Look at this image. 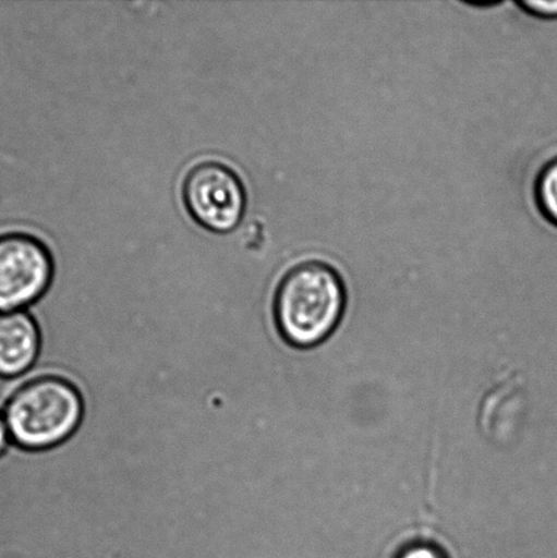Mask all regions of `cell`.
Returning a JSON list of instances; mask_svg holds the SVG:
<instances>
[{
  "label": "cell",
  "mask_w": 557,
  "mask_h": 558,
  "mask_svg": "<svg viewBox=\"0 0 557 558\" xmlns=\"http://www.w3.org/2000/svg\"><path fill=\"white\" fill-rule=\"evenodd\" d=\"M55 282L51 250L35 234L0 233V312L31 310Z\"/></svg>",
  "instance_id": "277c9868"
},
{
  "label": "cell",
  "mask_w": 557,
  "mask_h": 558,
  "mask_svg": "<svg viewBox=\"0 0 557 558\" xmlns=\"http://www.w3.org/2000/svg\"><path fill=\"white\" fill-rule=\"evenodd\" d=\"M180 195L191 220L220 236L237 231L247 213L249 195L242 178L221 161L206 160L191 167Z\"/></svg>",
  "instance_id": "3957f363"
},
{
  "label": "cell",
  "mask_w": 557,
  "mask_h": 558,
  "mask_svg": "<svg viewBox=\"0 0 557 558\" xmlns=\"http://www.w3.org/2000/svg\"><path fill=\"white\" fill-rule=\"evenodd\" d=\"M517 5L518 8L525 11L526 14L537 16V19H557V0L556 2H540V0H520V2H517Z\"/></svg>",
  "instance_id": "ba28073f"
},
{
  "label": "cell",
  "mask_w": 557,
  "mask_h": 558,
  "mask_svg": "<svg viewBox=\"0 0 557 558\" xmlns=\"http://www.w3.org/2000/svg\"><path fill=\"white\" fill-rule=\"evenodd\" d=\"M347 288L340 272L324 260L289 267L273 289L271 312L283 341L298 350L324 343L340 326Z\"/></svg>",
  "instance_id": "6da1fadb"
},
{
  "label": "cell",
  "mask_w": 557,
  "mask_h": 558,
  "mask_svg": "<svg viewBox=\"0 0 557 558\" xmlns=\"http://www.w3.org/2000/svg\"><path fill=\"white\" fill-rule=\"evenodd\" d=\"M396 558H450V556L438 545L414 543L398 551Z\"/></svg>",
  "instance_id": "52a82bcc"
},
{
  "label": "cell",
  "mask_w": 557,
  "mask_h": 558,
  "mask_svg": "<svg viewBox=\"0 0 557 558\" xmlns=\"http://www.w3.org/2000/svg\"><path fill=\"white\" fill-rule=\"evenodd\" d=\"M533 194L540 215L557 228V156L540 168L534 179Z\"/></svg>",
  "instance_id": "8992f818"
},
{
  "label": "cell",
  "mask_w": 557,
  "mask_h": 558,
  "mask_svg": "<svg viewBox=\"0 0 557 558\" xmlns=\"http://www.w3.org/2000/svg\"><path fill=\"white\" fill-rule=\"evenodd\" d=\"M40 350V327L29 310L0 312V380L29 374Z\"/></svg>",
  "instance_id": "5b68a950"
},
{
  "label": "cell",
  "mask_w": 557,
  "mask_h": 558,
  "mask_svg": "<svg viewBox=\"0 0 557 558\" xmlns=\"http://www.w3.org/2000/svg\"><path fill=\"white\" fill-rule=\"evenodd\" d=\"M11 447H13V441H11L9 426L5 423L3 413L0 412V459L10 451Z\"/></svg>",
  "instance_id": "9c48e42d"
},
{
  "label": "cell",
  "mask_w": 557,
  "mask_h": 558,
  "mask_svg": "<svg viewBox=\"0 0 557 558\" xmlns=\"http://www.w3.org/2000/svg\"><path fill=\"white\" fill-rule=\"evenodd\" d=\"M11 441L26 451L62 445L78 430L84 401L73 383L49 375L36 363L2 408Z\"/></svg>",
  "instance_id": "7a4b0ae2"
}]
</instances>
